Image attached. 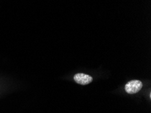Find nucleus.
<instances>
[{"label":"nucleus","mask_w":151,"mask_h":113,"mask_svg":"<svg viewBox=\"0 0 151 113\" xmlns=\"http://www.w3.org/2000/svg\"><path fill=\"white\" fill-rule=\"evenodd\" d=\"M143 84L139 80L130 81L125 84V90L129 94H134L138 93L142 88Z\"/></svg>","instance_id":"f257e3e1"},{"label":"nucleus","mask_w":151,"mask_h":113,"mask_svg":"<svg viewBox=\"0 0 151 113\" xmlns=\"http://www.w3.org/2000/svg\"><path fill=\"white\" fill-rule=\"evenodd\" d=\"M73 79L77 83L80 85L90 84L93 81V78L91 76L85 73H77L75 75Z\"/></svg>","instance_id":"f03ea898"}]
</instances>
